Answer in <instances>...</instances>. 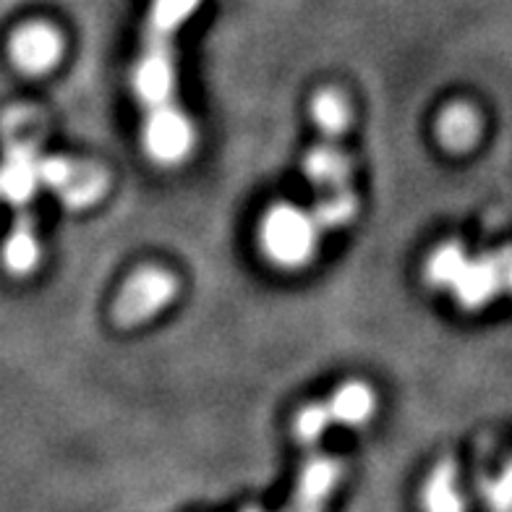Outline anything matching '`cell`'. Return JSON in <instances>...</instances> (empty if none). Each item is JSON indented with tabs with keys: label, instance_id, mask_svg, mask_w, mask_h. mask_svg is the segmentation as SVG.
Listing matches in <instances>:
<instances>
[{
	"label": "cell",
	"instance_id": "obj_10",
	"mask_svg": "<svg viewBox=\"0 0 512 512\" xmlns=\"http://www.w3.org/2000/svg\"><path fill=\"white\" fill-rule=\"evenodd\" d=\"M40 238L29 212L21 209L16 215V223L3 243V264L11 275H29L40 264Z\"/></svg>",
	"mask_w": 512,
	"mask_h": 512
},
{
	"label": "cell",
	"instance_id": "obj_1",
	"mask_svg": "<svg viewBox=\"0 0 512 512\" xmlns=\"http://www.w3.org/2000/svg\"><path fill=\"white\" fill-rule=\"evenodd\" d=\"M199 6L202 0H152L131 76L142 105L144 152L165 168L189 160L196 147L194 123L176 97V37Z\"/></svg>",
	"mask_w": 512,
	"mask_h": 512
},
{
	"label": "cell",
	"instance_id": "obj_16",
	"mask_svg": "<svg viewBox=\"0 0 512 512\" xmlns=\"http://www.w3.org/2000/svg\"><path fill=\"white\" fill-rule=\"evenodd\" d=\"M243 512H264V510H262V507H246Z\"/></svg>",
	"mask_w": 512,
	"mask_h": 512
},
{
	"label": "cell",
	"instance_id": "obj_8",
	"mask_svg": "<svg viewBox=\"0 0 512 512\" xmlns=\"http://www.w3.org/2000/svg\"><path fill=\"white\" fill-rule=\"evenodd\" d=\"M63 58V37L48 24H29L11 37V61L21 74L42 76Z\"/></svg>",
	"mask_w": 512,
	"mask_h": 512
},
{
	"label": "cell",
	"instance_id": "obj_13",
	"mask_svg": "<svg viewBox=\"0 0 512 512\" xmlns=\"http://www.w3.org/2000/svg\"><path fill=\"white\" fill-rule=\"evenodd\" d=\"M311 217L317 228L322 230H337L348 225L356 217L358 212V196L356 191H348V194H330V196H319L317 204L309 209Z\"/></svg>",
	"mask_w": 512,
	"mask_h": 512
},
{
	"label": "cell",
	"instance_id": "obj_3",
	"mask_svg": "<svg viewBox=\"0 0 512 512\" xmlns=\"http://www.w3.org/2000/svg\"><path fill=\"white\" fill-rule=\"evenodd\" d=\"M311 118L319 126V144L304 160V173L319 196L353 191V162L343 147V136L351 123V108L337 89H322L311 102Z\"/></svg>",
	"mask_w": 512,
	"mask_h": 512
},
{
	"label": "cell",
	"instance_id": "obj_5",
	"mask_svg": "<svg viewBox=\"0 0 512 512\" xmlns=\"http://www.w3.org/2000/svg\"><path fill=\"white\" fill-rule=\"evenodd\" d=\"M178 280L162 267H142L128 277L113 304V319L118 327H136L173 304Z\"/></svg>",
	"mask_w": 512,
	"mask_h": 512
},
{
	"label": "cell",
	"instance_id": "obj_11",
	"mask_svg": "<svg viewBox=\"0 0 512 512\" xmlns=\"http://www.w3.org/2000/svg\"><path fill=\"white\" fill-rule=\"evenodd\" d=\"M421 507L424 512H468L465 494L460 492L458 468L452 460L434 465V471L429 473L421 489Z\"/></svg>",
	"mask_w": 512,
	"mask_h": 512
},
{
	"label": "cell",
	"instance_id": "obj_12",
	"mask_svg": "<svg viewBox=\"0 0 512 512\" xmlns=\"http://www.w3.org/2000/svg\"><path fill=\"white\" fill-rule=\"evenodd\" d=\"M437 136L442 147L460 155L468 152L481 136V118L479 113L468 105H450L445 113L439 115Z\"/></svg>",
	"mask_w": 512,
	"mask_h": 512
},
{
	"label": "cell",
	"instance_id": "obj_7",
	"mask_svg": "<svg viewBox=\"0 0 512 512\" xmlns=\"http://www.w3.org/2000/svg\"><path fill=\"white\" fill-rule=\"evenodd\" d=\"M343 476V463L319 447H309V458L298 473L296 492L283 512H327L330 497Z\"/></svg>",
	"mask_w": 512,
	"mask_h": 512
},
{
	"label": "cell",
	"instance_id": "obj_6",
	"mask_svg": "<svg viewBox=\"0 0 512 512\" xmlns=\"http://www.w3.org/2000/svg\"><path fill=\"white\" fill-rule=\"evenodd\" d=\"M40 186L53 191L66 207L87 209L108 191V173L95 162L48 155L40 157Z\"/></svg>",
	"mask_w": 512,
	"mask_h": 512
},
{
	"label": "cell",
	"instance_id": "obj_9",
	"mask_svg": "<svg viewBox=\"0 0 512 512\" xmlns=\"http://www.w3.org/2000/svg\"><path fill=\"white\" fill-rule=\"evenodd\" d=\"M374 408H377V398H374V390H371L366 382H345L340 384L332 398L327 400V411H330L332 424L340 426H366L371 416H374Z\"/></svg>",
	"mask_w": 512,
	"mask_h": 512
},
{
	"label": "cell",
	"instance_id": "obj_4",
	"mask_svg": "<svg viewBox=\"0 0 512 512\" xmlns=\"http://www.w3.org/2000/svg\"><path fill=\"white\" fill-rule=\"evenodd\" d=\"M322 230L309 209L293 204H277L267 212L259 228V241L272 264L283 270H298L314 259Z\"/></svg>",
	"mask_w": 512,
	"mask_h": 512
},
{
	"label": "cell",
	"instance_id": "obj_2",
	"mask_svg": "<svg viewBox=\"0 0 512 512\" xmlns=\"http://www.w3.org/2000/svg\"><path fill=\"white\" fill-rule=\"evenodd\" d=\"M426 280L450 290L463 309H484L505 293L512 296V246L473 256L460 243H445L429 256Z\"/></svg>",
	"mask_w": 512,
	"mask_h": 512
},
{
	"label": "cell",
	"instance_id": "obj_15",
	"mask_svg": "<svg viewBox=\"0 0 512 512\" xmlns=\"http://www.w3.org/2000/svg\"><path fill=\"white\" fill-rule=\"evenodd\" d=\"M479 492L489 512H512V460L502 471L481 481Z\"/></svg>",
	"mask_w": 512,
	"mask_h": 512
},
{
	"label": "cell",
	"instance_id": "obj_14",
	"mask_svg": "<svg viewBox=\"0 0 512 512\" xmlns=\"http://www.w3.org/2000/svg\"><path fill=\"white\" fill-rule=\"evenodd\" d=\"M330 426L332 418L330 411H327V403H311L298 411L293 432H296V439L304 447H319Z\"/></svg>",
	"mask_w": 512,
	"mask_h": 512
}]
</instances>
